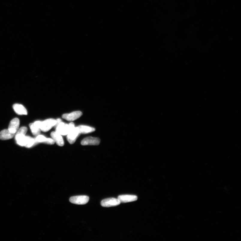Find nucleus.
<instances>
[{"label":"nucleus","instance_id":"1","mask_svg":"<svg viewBox=\"0 0 241 241\" xmlns=\"http://www.w3.org/2000/svg\"><path fill=\"white\" fill-rule=\"evenodd\" d=\"M75 127V126L73 122L67 124L61 122L56 127V132L61 135H67Z\"/></svg>","mask_w":241,"mask_h":241},{"label":"nucleus","instance_id":"2","mask_svg":"<svg viewBox=\"0 0 241 241\" xmlns=\"http://www.w3.org/2000/svg\"><path fill=\"white\" fill-rule=\"evenodd\" d=\"M56 123V120L53 119L46 120L44 121L41 122L40 129L43 132H47L55 126Z\"/></svg>","mask_w":241,"mask_h":241},{"label":"nucleus","instance_id":"3","mask_svg":"<svg viewBox=\"0 0 241 241\" xmlns=\"http://www.w3.org/2000/svg\"><path fill=\"white\" fill-rule=\"evenodd\" d=\"M89 200V197L87 196H78L71 197L70 202L77 205H84L87 203Z\"/></svg>","mask_w":241,"mask_h":241},{"label":"nucleus","instance_id":"4","mask_svg":"<svg viewBox=\"0 0 241 241\" xmlns=\"http://www.w3.org/2000/svg\"><path fill=\"white\" fill-rule=\"evenodd\" d=\"M120 203V202L118 199L112 198L103 200L100 204L103 207H109L118 205Z\"/></svg>","mask_w":241,"mask_h":241},{"label":"nucleus","instance_id":"5","mask_svg":"<svg viewBox=\"0 0 241 241\" xmlns=\"http://www.w3.org/2000/svg\"><path fill=\"white\" fill-rule=\"evenodd\" d=\"M80 133L78 127H75L67 135V138L68 141L70 144L75 142Z\"/></svg>","mask_w":241,"mask_h":241},{"label":"nucleus","instance_id":"6","mask_svg":"<svg viewBox=\"0 0 241 241\" xmlns=\"http://www.w3.org/2000/svg\"><path fill=\"white\" fill-rule=\"evenodd\" d=\"M100 141L98 138L88 137L83 139L81 143L82 145H97L100 144Z\"/></svg>","mask_w":241,"mask_h":241},{"label":"nucleus","instance_id":"7","mask_svg":"<svg viewBox=\"0 0 241 241\" xmlns=\"http://www.w3.org/2000/svg\"><path fill=\"white\" fill-rule=\"evenodd\" d=\"M81 111H76L73 112L70 114H65L63 115V118L68 121H73L79 118L82 115Z\"/></svg>","mask_w":241,"mask_h":241},{"label":"nucleus","instance_id":"8","mask_svg":"<svg viewBox=\"0 0 241 241\" xmlns=\"http://www.w3.org/2000/svg\"><path fill=\"white\" fill-rule=\"evenodd\" d=\"M19 120L18 118H15L11 120L8 126V130L11 133L16 134L19 129Z\"/></svg>","mask_w":241,"mask_h":241},{"label":"nucleus","instance_id":"9","mask_svg":"<svg viewBox=\"0 0 241 241\" xmlns=\"http://www.w3.org/2000/svg\"><path fill=\"white\" fill-rule=\"evenodd\" d=\"M120 203H125L134 201L137 200V197L133 195H121L118 198Z\"/></svg>","mask_w":241,"mask_h":241},{"label":"nucleus","instance_id":"10","mask_svg":"<svg viewBox=\"0 0 241 241\" xmlns=\"http://www.w3.org/2000/svg\"><path fill=\"white\" fill-rule=\"evenodd\" d=\"M51 136L57 145L60 146L64 145V140L61 135L56 132H52L51 134Z\"/></svg>","mask_w":241,"mask_h":241},{"label":"nucleus","instance_id":"11","mask_svg":"<svg viewBox=\"0 0 241 241\" xmlns=\"http://www.w3.org/2000/svg\"><path fill=\"white\" fill-rule=\"evenodd\" d=\"M14 111L19 115H27L28 112L23 106L19 104H15L13 106Z\"/></svg>","mask_w":241,"mask_h":241},{"label":"nucleus","instance_id":"12","mask_svg":"<svg viewBox=\"0 0 241 241\" xmlns=\"http://www.w3.org/2000/svg\"><path fill=\"white\" fill-rule=\"evenodd\" d=\"M15 134L11 133L8 129H4L0 132V139L7 140L12 138Z\"/></svg>","mask_w":241,"mask_h":241},{"label":"nucleus","instance_id":"13","mask_svg":"<svg viewBox=\"0 0 241 241\" xmlns=\"http://www.w3.org/2000/svg\"><path fill=\"white\" fill-rule=\"evenodd\" d=\"M79 129V132L80 133L87 134L92 132L95 131V129L84 125H80L78 127Z\"/></svg>","mask_w":241,"mask_h":241},{"label":"nucleus","instance_id":"14","mask_svg":"<svg viewBox=\"0 0 241 241\" xmlns=\"http://www.w3.org/2000/svg\"><path fill=\"white\" fill-rule=\"evenodd\" d=\"M31 132L34 135H38L41 132V129L34 123H31L29 125Z\"/></svg>","mask_w":241,"mask_h":241},{"label":"nucleus","instance_id":"15","mask_svg":"<svg viewBox=\"0 0 241 241\" xmlns=\"http://www.w3.org/2000/svg\"><path fill=\"white\" fill-rule=\"evenodd\" d=\"M36 140L35 139H34L33 138H31L30 136H28V140L27 143L25 147L27 148H30L33 145L35 144L36 143Z\"/></svg>","mask_w":241,"mask_h":241},{"label":"nucleus","instance_id":"16","mask_svg":"<svg viewBox=\"0 0 241 241\" xmlns=\"http://www.w3.org/2000/svg\"><path fill=\"white\" fill-rule=\"evenodd\" d=\"M36 142H41L46 143L47 138L44 136L39 135L35 139Z\"/></svg>","mask_w":241,"mask_h":241},{"label":"nucleus","instance_id":"17","mask_svg":"<svg viewBox=\"0 0 241 241\" xmlns=\"http://www.w3.org/2000/svg\"><path fill=\"white\" fill-rule=\"evenodd\" d=\"M28 131V128L25 127H22L18 129L15 134L16 135H25Z\"/></svg>","mask_w":241,"mask_h":241},{"label":"nucleus","instance_id":"18","mask_svg":"<svg viewBox=\"0 0 241 241\" xmlns=\"http://www.w3.org/2000/svg\"><path fill=\"white\" fill-rule=\"evenodd\" d=\"M56 120V124L55 126H56V127L59 124V123L60 122H62L61 120L60 119H58L57 120Z\"/></svg>","mask_w":241,"mask_h":241}]
</instances>
